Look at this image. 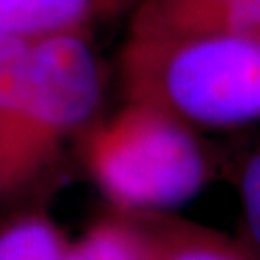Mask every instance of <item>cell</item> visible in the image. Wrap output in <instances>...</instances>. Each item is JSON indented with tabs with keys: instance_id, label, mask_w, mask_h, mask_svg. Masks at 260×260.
Masks as SVG:
<instances>
[{
	"instance_id": "obj_1",
	"label": "cell",
	"mask_w": 260,
	"mask_h": 260,
	"mask_svg": "<svg viewBox=\"0 0 260 260\" xmlns=\"http://www.w3.org/2000/svg\"><path fill=\"white\" fill-rule=\"evenodd\" d=\"M121 68L131 103L189 127L260 120V33L131 35Z\"/></svg>"
},
{
	"instance_id": "obj_2",
	"label": "cell",
	"mask_w": 260,
	"mask_h": 260,
	"mask_svg": "<svg viewBox=\"0 0 260 260\" xmlns=\"http://www.w3.org/2000/svg\"><path fill=\"white\" fill-rule=\"evenodd\" d=\"M101 96V68L81 29L33 39L25 85L0 141V199L23 193L54 166Z\"/></svg>"
},
{
	"instance_id": "obj_3",
	"label": "cell",
	"mask_w": 260,
	"mask_h": 260,
	"mask_svg": "<svg viewBox=\"0 0 260 260\" xmlns=\"http://www.w3.org/2000/svg\"><path fill=\"white\" fill-rule=\"evenodd\" d=\"M81 156L99 189L123 212L183 205L208 179V160L193 127L131 101L87 133Z\"/></svg>"
},
{
	"instance_id": "obj_4",
	"label": "cell",
	"mask_w": 260,
	"mask_h": 260,
	"mask_svg": "<svg viewBox=\"0 0 260 260\" xmlns=\"http://www.w3.org/2000/svg\"><path fill=\"white\" fill-rule=\"evenodd\" d=\"M147 235L150 260H254L228 237L193 223L133 212Z\"/></svg>"
},
{
	"instance_id": "obj_5",
	"label": "cell",
	"mask_w": 260,
	"mask_h": 260,
	"mask_svg": "<svg viewBox=\"0 0 260 260\" xmlns=\"http://www.w3.org/2000/svg\"><path fill=\"white\" fill-rule=\"evenodd\" d=\"M94 0H0V39L81 29Z\"/></svg>"
},
{
	"instance_id": "obj_6",
	"label": "cell",
	"mask_w": 260,
	"mask_h": 260,
	"mask_svg": "<svg viewBox=\"0 0 260 260\" xmlns=\"http://www.w3.org/2000/svg\"><path fill=\"white\" fill-rule=\"evenodd\" d=\"M62 260H150V251L135 216H120L94 223L79 239L68 241Z\"/></svg>"
},
{
	"instance_id": "obj_7",
	"label": "cell",
	"mask_w": 260,
	"mask_h": 260,
	"mask_svg": "<svg viewBox=\"0 0 260 260\" xmlns=\"http://www.w3.org/2000/svg\"><path fill=\"white\" fill-rule=\"evenodd\" d=\"M62 230L47 214L27 212L0 225V260H62Z\"/></svg>"
},
{
	"instance_id": "obj_8",
	"label": "cell",
	"mask_w": 260,
	"mask_h": 260,
	"mask_svg": "<svg viewBox=\"0 0 260 260\" xmlns=\"http://www.w3.org/2000/svg\"><path fill=\"white\" fill-rule=\"evenodd\" d=\"M260 33V0H214L193 33Z\"/></svg>"
},
{
	"instance_id": "obj_9",
	"label": "cell",
	"mask_w": 260,
	"mask_h": 260,
	"mask_svg": "<svg viewBox=\"0 0 260 260\" xmlns=\"http://www.w3.org/2000/svg\"><path fill=\"white\" fill-rule=\"evenodd\" d=\"M239 195L247 232L260 249V149L247 158L239 179Z\"/></svg>"
}]
</instances>
